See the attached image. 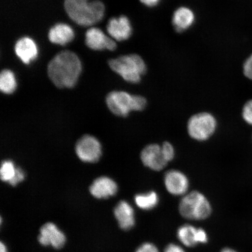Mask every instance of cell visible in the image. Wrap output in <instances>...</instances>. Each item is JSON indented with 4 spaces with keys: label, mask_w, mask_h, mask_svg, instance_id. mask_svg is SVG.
I'll return each mask as SVG.
<instances>
[{
    "label": "cell",
    "mask_w": 252,
    "mask_h": 252,
    "mask_svg": "<svg viewBox=\"0 0 252 252\" xmlns=\"http://www.w3.org/2000/svg\"><path fill=\"white\" fill-rule=\"evenodd\" d=\"M75 34L72 28L68 25L59 23L50 28L48 33L50 42L65 46L74 39Z\"/></svg>",
    "instance_id": "cell-16"
},
{
    "label": "cell",
    "mask_w": 252,
    "mask_h": 252,
    "mask_svg": "<svg viewBox=\"0 0 252 252\" xmlns=\"http://www.w3.org/2000/svg\"><path fill=\"white\" fill-rule=\"evenodd\" d=\"M114 216L122 229L128 231L134 227L135 224L134 210L127 201H119L115 208Z\"/></svg>",
    "instance_id": "cell-15"
},
{
    "label": "cell",
    "mask_w": 252,
    "mask_h": 252,
    "mask_svg": "<svg viewBox=\"0 0 252 252\" xmlns=\"http://www.w3.org/2000/svg\"><path fill=\"white\" fill-rule=\"evenodd\" d=\"M107 31L112 39L121 42L130 38L133 29L129 19L122 15L110 19L107 25Z\"/></svg>",
    "instance_id": "cell-12"
},
{
    "label": "cell",
    "mask_w": 252,
    "mask_h": 252,
    "mask_svg": "<svg viewBox=\"0 0 252 252\" xmlns=\"http://www.w3.org/2000/svg\"><path fill=\"white\" fill-rule=\"evenodd\" d=\"M64 8L68 17L74 23L83 27L92 26L101 21L105 14L103 3L96 0H65Z\"/></svg>",
    "instance_id": "cell-2"
},
{
    "label": "cell",
    "mask_w": 252,
    "mask_h": 252,
    "mask_svg": "<svg viewBox=\"0 0 252 252\" xmlns=\"http://www.w3.org/2000/svg\"><path fill=\"white\" fill-rule=\"evenodd\" d=\"M15 53L25 64H29L38 56V47L34 40L30 37H23L16 42Z\"/></svg>",
    "instance_id": "cell-14"
},
{
    "label": "cell",
    "mask_w": 252,
    "mask_h": 252,
    "mask_svg": "<svg viewBox=\"0 0 252 252\" xmlns=\"http://www.w3.org/2000/svg\"><path fill=\"white\" fill-rule=\"evenodd\" d=\"M140 1L147 7H153L158 4L160 0H140Z\"/></svg>",
    "instance_id": "cell-28"
},
{
    "label": "cell",
    "mask_w": 252,
    "mask_h": 252,
    "mask_svg": "<svg viewBox=\"0 0 252 252\" xmlns=\"http://www.w3.org/2000/svg\"><path fill=\"white\" fill-rule=\"evenodd\" d=\"M18 168V167H16L14 163L11 160L2 161L0 169V177L1 180L9 184L17 174Z\"/></svg>",
    "instance_id": "cell-21"
},
{
    "label": "cell",
    "mask_w": 252,
    "mask_h": 252,
    "mask_svg": "<svg viewBox=\"0 0 252 252\" xmlns=\"http://www.w3.org/2000/svg\"><path fill=\"white\" fill-rule=\"evenodd\" d=\"M25 178V172L23 169L18 167L17 174H16L13 180L9 183V185H11L12 187H15V186H17L18 184H20V183L24 181Z\"/></svg>",
    "instance_id": "cell-26"
},
{
    "label": "cell",
    "mask_w": 252,
    "mask_h": 252,
    "mask_svg": "<svg viewBox=\"0 0 252 252\" xmlns=\"http://www.w3.org/2000/svg\"><path fill=\"white\" fill-rule=\"evenodd\" d=\"M135 252H159L155 245L151 242H145L138 247Z\"/></svg>",
    "instance_id": "cell-24"
},
{
    "label": "cell",
    "mask_w": 252,
    "mask_h": 252,
    "mask_svg": "<svg viewBox=\"0 0 252 252\" xmlns=\"http://www.w3.org/2000/svg\"><path fill=\"white\" fill-rule=\"evenodd\" d=\"M38 241L44 247L51 246L59 250L64 247L66 236L54 223L47 222L40 229Z\"/></svg>",
    "instance_id": "cell-10"
},
{
    "label": "cell",
    "mask_w": 252,
    "mask_h": 252,
    "mask_svg": "<svg viewBox=\"0 0 252 252\" xmlns=\"http://www.w3.org/2000/svg\"><path fill=\"white\" fill-rule=\"evenodd\" d=\"M0 252H8L7 247L2 242H0Z\"/></svg>",
    "instance_id": "cell-29"
},
{
    "label": "cell",
    "mask_w": 252,
    "mask_h": 252,
    "mask_svg": "<svg viewBox=\"0 0 252 252\" xmlns=\"http://www.w3.org/2000/svg\"><path fill=\"white\" fill-rule=\"evenodd\" d=\"M210 201L201 192L194 190L182 197L179 204V212L182 217L189 220H206L212 213Z\"/></svg>",
    "instance_id": "cell-4"
},
{
    "label": "cell",
    "mask_w": 252,
    "mask_h": 252,
    "mask_svg": "<svg viewBox=\"0 0 252 252\" xmlns=\"http://www.w3.org/2000/svg\"><path fill=\"white\" fill-rule=\"evenodd\" d=\"M106 103L113 114L119 117H127L134 111V94L125 91H112L106 96Z\"/></svg>",
    "instance_id": "cell-6"
},
{
    "label": "cell",
    "mask_w": 252,
    "mask_h": 252,
    "mask_svg": "<svg viewBox=\"0 0 252 252\" xmlns=\"http://www.w3.org/2000/svg\"><path fill=\"white\" fill-rule=\"evenodd\" d=\"M118 191L117 184L106 176H101L95 179L90 188V193L98 199H106L115 196Z\"/></svg>",
    "instance_id": "cell-13"
},
{
    "label": "cell",
    "mask_w": 252,
    "mask_h": 252,
    "mask_svg": "<svg viewBox=\"0 0 252 252\" xmlns=\"http://www.w3.org/2000/svg\"><path fill=\"white\" fill-rule=\"evenodd\" d=\"M242 116L246 122L252 126V100L246 103L242 110Z\"/></svg>",
    "instance_id": "cell-23"
},
{
    "label": "cell",
    "mask_w": 252,
    "mask_h": 252,
    "mask_svg": "<svg viewBox=\"0 0 252 252\" xmlns=\"http://www.w3.org/2000/svg\"><path fill=\"white\" fill-rule=\"evenodd\" d=\"M244 73L246 77L252 80V55L244 63Z\"/></svg>",
    "instance_id": "cell-25"
},
{
    "label": "cell",
    "mask_w": 252,
    "mask_h": 252,
    "mask_svg": "<svg viewBox=\"0 0 252 252\" xmlns=\"http://www.w3.org/2000/svg\"><path fill=\"white\" fill-rule=\"evenodd\" d=\"M162 150L167 162H169L174 159L175 150L173 145L168 141H165L161 145Z\"/></svg>",
    "instance_id": "cell-22"
},
{
    "label": "cell",
    "mask_w": 252,
    "mask_h": 252,
    "mask_svg": "<svg viewBox=\"0 0 252 252\" xmlns=\"http://www.w3.org/2000/svg\"><path fill=\"white\" fill-rule=\"evenodd\" d=\"M108 64L112 70L129 83H140L146 73L147 66L141 57L135 54L119 57L110 60Z\"/></svg>",
    "instance_id": "cell-3"
},
{
    "label": "cell",
    "mask_w": 252,
    "mask_h": 252,
    "mask_svg": "<svg viewBox=\"0 0 252 252\" xmlns=\"http://www.w3.org/2000/svg\"><path fill=\"white\" fill-rule=\"evenodd\" d=\"M197 228L189 224L182 225L178 229L177 237L179 241L188 248L197 245Z\"/></svg>",
    "instance_id": "cell-19"
},
{
    "label": "cell",
    "mask_w": 252,
    "mask_h": 252,
    "mask_svg": "<svg viewBox=\"0 0 252 252\" xmlns=\"http://www.w3.org/2000/svg\"><path fill=\"white\" fill-rule=\"evenodd\" d=\"M17 83L15 74L10 70L5 69L0 74V90L5 94H13L17 89Z\"/></svg>",
    "instance_id": "cell-20"
},
{
    "label": "cell",
    "mask_w": 252,
    "mask_h": 252,
    "mask_svg": "<svg viewBox=\"0 0 252 252\" xmlns=\"http://www.w3.org/2000/svg\"><path fill=\"white\" fill-rule=\"evenodd\" d=\"M86 45L94 50H108L113 51L117 47L115 40L106 36L103 32L97 28H91L86 34Z\"/></svg>",
    "instance_id": "cell-11"
},
{
    "label": "cell",
    "mask_w": 252,
    "mask_h": 252,
    "mask_svg": "<svg viewBox=\"0 0 252 252\" xmlns=\"http://www.w3.org/2000/svg\"><path fill=\"white\" fill-rule=\"evenodd\" d=\"M163 182L167 191L173 196H185L188 193L190 184L189 178L179 170L172 169L166 172Z\"/></svg>",
    "instance_id": "cell-9"
},
{
    "label": "cell",
    "mask_w": 252,
    "mask_h": 252,
    "mask_svg": "<svg viewBox=\"0 0 252 252\" xmlns=\"http://www.w3.org/2000/svg\"><path fill=\"white\" fill-rule=\"evenodd\" d=\"M217 119L209 112H200L191 116L187 124L188 133L192 139L202 142L209 140L217 130Z\"/></svg>",
    "instance_id": "cell-5"
},
{
    "label": "cell",
    "mask_w": 252,
    "mask_h": 252,
    "mask_svg": "<svg viewBox=\"0 0 252 252\" xmlns=\"http://www.w3.org/2000/svg\"><path fill=\"white\" fill-rule=\"evenodd\" d=\"M75 153L82 161L96 162L102 156L101 144L97 138L92 135H84L77 141Z\"/></svg>",
    "instance_id": "cell-7"
},
{
    "label": "cell",
    "mask_w": 252,
    "mask_h": 252,
    "mask_svg": "<svg viewBox=\"0 0 252 252\" xmlns=\"http://www.w3.org/2000/svg\"><path fill=\"white\" fill-rule=\"evenodd\" d=\"M194 21V12L188 7L179 8L173 15V25L178 32H182L189 29L193 24Z\"/></svg>",
    "instance_id": "cell-17"
},
{
    "label": "cell",
    "mask_w": 252,
    "mask_h": 252,
    "mask_svg": "<svg viewBox=\"0 0 252 252\" xmlns=\"http://www.w3.org/2000/svg\"><path fill=\"white\" fill-rule=\"evenodd\" d=\"M134 201L140 209L150 211L158 206L159 203V197L156 191H149L135 195Z\"/></svg>",
    "instance_id": "cell-18"
},
{
    "label": "cell",
    "mask_w": 252,
    "mask_h": 252,
    "mask_svg": "<svg viewBox=\"0 0 252 252\" xmlns=\"http://www.w3.org/2000/svg\"><path fill=\"white\" fill-rule=\"evenodd\" d=\"M140 159L145 166L156 172L162 171L168 163L163 156L161 146L158 144L145 147L141 151Z\"/></svg>",
    "instance_id": "cell-8"
},
{
    "label": "cell",
    "mask_w": 252,
    "mask_h": 252,
    "mask_svg": "<svg viewBox=\"0 0 252 252\" xmlns=\"http://www.w3.org/2000/svg\"><path fill=\"white\" fill-rule=\"evenodd\" d=\"M164 252H186L184 249L175 244H169L165 248Z\"/></svg>",
    "instance_id": "cell-27"
},
{
    "label": "cell",
    "mask_w": 252,
    "mask_h": 252,
    "mask_svg": "<svg viewBox=\"0 0 252 252\" xmlns=\"http://www.w3.org/2000/svg\"><path fill=\"white\" fill-rule=\"evenodd\" d=\"M82 71V63L75 53L65 50L49 63L47 74L55 86L61 89L72 88L77 84Z\"/></svg>",
    "instance_id": "cell-1"
},
{
    "label": "cell",
    "mask_w": 252,
    "mask_h": 252,
    "mask_svg": "<svg viewBox=\"0 0 252 252\" xmlns=\"http://www.w3.org/2000/svg\"><path fill=\"white\" fill-rule=\"evenodd\" d=\"M220 252H236V251L232 250V249H231V248H223V250H222L221 251H220Z\"/></svg>",
    "instance_id": "cell-30"
}]
</instances>
